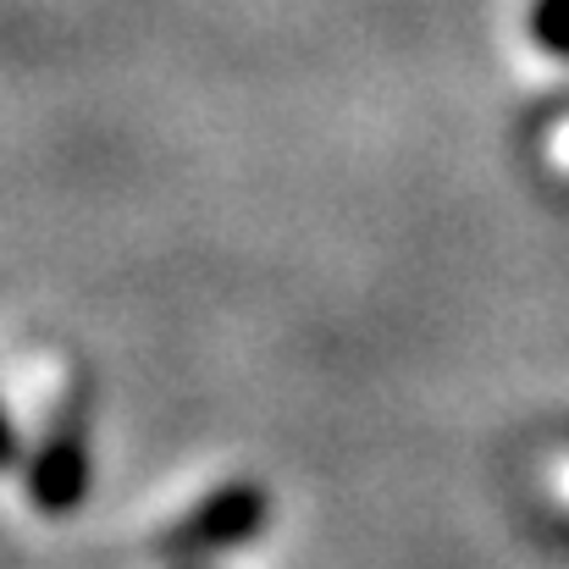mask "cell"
<instances>
[{
  "label": "cell",
  "mask_w": 569,
  "mask_h": 569,
  "mask_svg": "<svg viewBox=\"0 0 569 569\" xmlns=\"http://www.w3.org/2000/svg\"><path fill=\"white\" fill-rule=\"evenodd\" d=\"M260 526H266V498H260V487H221V492H210L199 509L183 515V526L167 537V553H178V559L221 553V548H238V542L260 537Z\"/></svg>",
  "instance_id": "1"
},
{
  "label": "cell",
  "mask_w": 569,
  "mask_h": 569,
  "mask_svg": "<svg viewBox=\"0 0 569 569\" xmlns=\"http://www.w3.org/2000/svg\"><path fill=\"white\" fill-rule=\"evenodd\" d=\"M89 492V448L72 426H61L39 459H33V476H28V498L44 509V515H67L72 503H83Z\"/></svg>",
  "instance_id": "2"
},
{
  "label": "cell",
  "mask_w": 569,
  "mask_h": 569,
  "mask_svg": "<svg viewBox=\"0 0 569 569\" xmlns=\"http://www.w3.org/2000/svg\"><path fill=\"white\" fill-rule=\"evenodd\" d=\"M537 33H542L553 50H569V0H542V11H537Z\"/></svg>",
  "instance_id": "3"
},
{
  "label": "cell",
  "mask_w": 569,
  "mask_h": 569,
  "mask_svg": "<svg viewBox=\"0 0 569 569\" xmlns=\"http://www.w3.org/2000/svg\"><path fill=\"white\" fill-rule=\"evenodd\" d=\"M17 459V431H11V420H6V409H0V470Z\"/></svg>",
  "instance_id": "4"
},
{
  "label": "cell",
  "mask_w": 569,
  "mask_h": 569,
  "mask_svg": "<svg viewBox=\"0 0 569 569\" xmlns=\"http://www.w3.org/2000/svg\"><path fill=\"white\" fill-rule=\"evenodd\" d=\"M553 487H559V498L569 503V465H559V476H553Z\"/></svg>",
  "instance_id": "5"
}]
</instances>
